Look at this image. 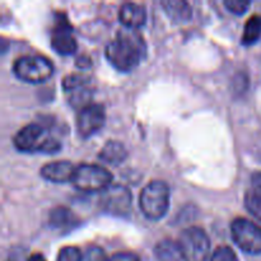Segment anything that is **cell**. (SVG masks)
I'll return each instance as SVG.
<instances>
[{
	"label": "cell",
	"mask_w": 261,
	"mask_h": 261,
	"mask_svg": "<svg viewBox=\"0 0 261 261\" xmlns=\"http://www.w3.org/2000/svg\"><path fill=\"white\" fill-rule=\"evenodd\" d=\"M145 42L135 30L126 28L117 33V37L106 46L107 60L120 71H130L137 68L144 58Z\"/></svg>",
	"instance_id": "obj_1"
},
{
	"label": "cell",
	"mask_w": 261,
	"mask_h": 261,
	"mask_svg": "<svg viewBox=\"0 0 261 261\" xmlns=\"http://www.w3.org/2000/svg\"><path fill=\"white\" fill-rule=\"evenodd\" d=\"M119 19L126 28L135 30L144 25L147 20V10L137 3H125L119 10Z\"/></svg>",
	"instance_id": "obj_12"
},
{
	"label": "cell",
	"mask_w": 261,
	"mask_h": 261,
	"mask_svg": "<svg viewBox=\"0 0 261 261\" xmlns=\"http://www.w3.org/2000/svg\"><path fill=\"white\" fill-rule=\"evenodd\" d=\"M14 147L23 153H46L55 154L61 149V143L40 124H28L14 135Z\"/></svg>",
	"instance_id": "obj_2"
},
{
	"label": "cell",
	"mask_w": 261,
	"mask_h": 261,
	"mask_svg": "<svg viewBox=\"0 0 261 261\" xmlns=\"http://www.w3.org/2000/svg\"><path fill=\"white\" fill-rule=\"evenodd\" d=\"M105 261H140V257L134 252H117L112 256L106 257Z\"/></svg>",
	"instance_id": "obj_24"
},
{
	"label": "cell",
	"mask_w": 261,
	"mask_h": 261,
	"mask_svg": "<svg viewBox=\"0 0 261 261\" xmlns=\"http://www.w3.org/2000/svg\"><path fill=\"white\" fill-rule=\"evenodd\" d=\"M127 157V150L124 147V144L116 140H110L103 145L101 150H99L98 158L103 163L107 165L117 166L121 162H124Z\"/></svg>",
	"instance_id": "obj_14"
},
{
	"label": "cell",
	"mask_w": 261,
	"mask_h": 261,
	"mask_svg": "<svg viewBox=\"0 0 261 261\" xmlns=\"http://www.w3.org/2000/svg\"><path fill=\"white\" fill-rule=\"evenodd\" d=\"M251 186L261 190V172H255L251 177Z\"/></svg>",
	"instance_id": "obj_26"
},
{
	"label": "cell",
	"mask_w": 261,
	"mask_h": 261,
	"mask_svg": "<svg viewBox=\"0 0 261 261\" xmlns=\"http://www.w3.org/2000/svg\"><path fill=\"white\" fill-rule=\"evenodd\" d=\"M261 36V15L254 14L247 19L242 33V43L251 46L259 41Z\"/></svg>",
	"instance_id": "obj_17"
},
{
	"label": "cell",
	"mask_w": 261,
	"mask_h": 261,
	"mask_svg": "<svg viewBox=\"0 0 261 261\" xmlns=\"http://www.w3.org/2000/svg\"><path fill=\"white\" fill-rule=\"evenodd\" d=\"M112 175L107 168L99 165L83 163L75 167L71 184L78 190L84 193H96L106 190L111 186Z\"/></svg>",
	"instance_id": "obj_5"
},
{
	"label": "cell",
	"mask_w": 261,
	"mask_h": 261,
	"mask_svg": "<svg viewBox=\"0 0 261 261\" xmlns=\"http://www.w3.org/2000/svg\"><path fill=\"white\" fill-rule=\"evenodd\" d=\"M170 188L165 181H150L140 193V209L148 219L158 221L167 214L170 208Z\"/></svg>",
	"instance_id": "obj_3"
},
{
	"label": "cell",
	"mask_w": 261,
	"mask_h": 261,
	"mask_svg": "<svg viewBox=\"0 0 261 261\" xmlns=\"http://www.w3.org/2000/svg\"><path fill=\"white\" fill-rule=\"evenodd\" d=\"M184 261H206L211 254V240L200 227H189L177 239Z\"/></svg>",
	"instance_id": "obj_6"
},
{
	"label": "cell",
	"mask_w": 261,
	"mask_h": 261,
	"mask_svg": "<svg viewBox=\"0 0 261 261\" xmlns=\"http://www.w3.org/2000/svg\"><path fill=\"white\" fill-rule=\"evenodd\" d=\"M231 233L234 244L244 252L250 255L261 254V227L250 219H233L231 223Z\"/></svg>",
	"instance_id": "obj_7"
},
{
	"label": "cell",
	"mask_w": 261,
	"mask_h": 261,
	"mask_svg": "<svg viewBox=\"0 0 261 261\" xmlns=\"http://www.w3.org/2000/svg\"><path fill=\"white\" fill-rule=\"evenodd\" d=\"M251 3L250 2H242V0H226L224 2V7L229 10L231 13L237 15H241L244 13H246V10L249 9Z\"/></svg>",
	"instance_id": "obj_22"
},
{
	"label": "cell",
	"mask_w": 261,
	"mask_h": 261,
	"mask_svg": "<svg viewBox=\"0 0 261 261\" xmlns=\"http://www.w3.org/2000/svg\"><path fill=\"white\" fill-rule=\"evenodd\" d=\"M209 261H239L236 252L229 246H218L212 254Z\"/></svg>",
	"instance_id": "obj_20"
},
{
	"label": "cell",
	"mask_w": 261,
	"mask_h": 261,
	"mask_svg": "<svg viewBox=\"0 0 261 261\" xmlns=\"http://www.w3.org/2000/svg\"><path fill=\"white\" fill-rule=\"evenodd\" d=\"M13 73L27 83H42L54 74V65L42 55H23L13 63Z\"/></svg>",
	"instance_id": "obj_4"
},
{
	"label": "cell",
	"mask_w": 261,
	"mask_h": 261,
	"mask_svg": "<svg viewBox=\"0 0 261 261\" xmlns=\"http://www.w3.org/2000/svg\"><path fill=\"white\" fill-rule=\"evenodd\" d=\"M75 214L66 206H56L48 214V223L56 229H70L78 224Z\"/></svg>",
	"instance_id": "obj_15"
},
{
	"label": "cell",
	"mask_w": 261,
	"mask_h": 261,
	"mask_svg": "<svg viewBox=\"0 0 261 261\" xmlns=\"http://www.w3.org/2000/svg\"><path fill=\"white\" fill-rule=\"evenodd\" d=\"M56 261H83V254L75 246H65L59 251Z\"/></svg>",
	"instance_id": "obj_21"
},
{
	"label": "cell",
	"mask_w": 261,
	"mask_h": 261,
	"mask_svg": "<svg viewBox=\"0 0 261 261\" xmlns=\"http://www.w3.org/2000/svg\"><path fill=\"white\" fill-rule=\"evenodd\" d=\"M7 261H13V260H10V259H9V260H7Z\"/></svg>",
	"instance_id": "obj_28"
},
{
	"label": "cell",
	"mask_w": 261,
	"mask_h": 261,
	"mask_svg": "<svg viewBox=\"0 0 261 261\" xmlns=\"http://www.w3.org/2000/svg\"><path fill=\"white\" fill-rule=\"evenodd\" d=\"M105 252L101 247L91 246L83 254V261H105Z\"/></svg>",
	"instance_id": "obj_23"
},
{
	"label": "cell",
	"mask_w": 261,
	"mask_h": 261,
	"mask_svg": "<svg viewBox=\"0 0 261 261\" xmlns=\"http://www.w3.org/2000/svg\"><path fill=\"white\" fill-rule=\"evenodd\" d=\"M244 201L247 211L261 223V190L251 186L245 194Z\"/></svg>",
	"instance_id": "obj_18"
},
{
	"label": "cell",
	"mask_w": 261,
	"mask_h": 261,
	"mask_svg": "<svg viewBox=\"0 0 261 261\" xmlns=\"http://www.w3.org/2000/svg\"><path fill=\"white\" fill-rule=\"evenodd\" d=\"M87 83H91L89 78H87L83 74H69L64 78L63 81V88L65 92L71 91V89H75L78 87L84 86Z\"/></svg>",
	"instance_id": "obj_19"
},
{
	"label": "cell",
	"mask_w": 261,
	"mask_h": 261,
	"mask_svg": "<svg viewBox=\"0 0 261 261\" xmlns=\"http://www.w3.org/2000/svg\"><path fill=\"white\" fill-rule=\"evenodd\" d=\"M161 5L168 18L176 23L188 22L193 15L190 4L184 0H165L161 3Z\"/></svg>",
	"instance_id": "obj_13"
},
{
	"label": "cell",
	"mask_w": 261,
	"mask_h": 261,
	"mask_svg": "<svg viewBox=\"0 0 261 261\" xmlns=\"http://www.w3.org/2000/svg\"><path fill=\"white\" fill-rule=\"evenodd\" d=\"M101 205L106 212L124 216L132 205V193L122 185H111L102 191Z\"/></svg>",
	"instance_id": "obj_9"
},
{
	"label": "cell",
	"mask_w": 261,
	"mask_h": 261,
	"mask_svg": "<svg viewBox=\"0 0 261 261\" xmlns=\"http://www.w3.org/2000/svg\"><path fill=\"white\" fill-rule=\"evenodd\" d=\"M27 261H47V260H46V257L43 256L42 254L35 252V254H32V255H30V256H28Z\"/></svg>",
	"instance_id": "obj_27"
},
{
	"label": "cell",
	"mask_w": 261,
	"mask_h": 261,
	"mask_svg": "<svg viewBox=\"0 0 261 261\" xmlns=\"http://www.w3.org/2000/svg\"><path fill=\"white\" fill-rule=\"evenodd\" d=\"M154 256L158 261H184L177 241L171 239L161 240L155 245Z\"/></svg>",
	"instance_id": "obj_16"
},
{
	"label": "cell",
	"mask_w": 261,
	"mask_h": 261,
	"mask_svg": "<svg viewBox=\"0 0 261 261\" xmlns=\"http://www.w3.org/2000/svg\"><path fill=\"white\" fill-rule=\"evenodd\" d=\"M75 172V166L69 161H56V162H48L40 170V175L46 181L55 184L68 182L73 178Z\"/></svg>",
	"instance_id": "obj_11"
},
{
	"label": "cell",
	"mask_w": 261,
	"mask_h": 261,
	"mask_svg": "<svg viewBox=\"0 0 261 261\" xmlns=\"http://www.w3.org/2000/svg\"><path fill=\"white\" fill-rule=\"evenodd\" d=\"M75 64H76V66H78V68L86 69V68H89V66L92 65V60L88 58V56L82 55V56H78V58H76Z\"/></svg>",
	"instance_id": "obj_25"
},
{
	"label": "cell",
	"mask_w": 261,
	"mask_h": 261,
	"mask_svg": "<svg viewBox=\"0 0 261 261\" xmlns=\"http://www.w3.org/2000/svg\"><path fill=\"white\" fill-rule=\"evenodd\" d=\"M51 46L61 55H71L75 53L78 45L73 35V28L65 18H60L55 22L51 33Z\"/></svg>",
	"instance_id": "obj_10"
},
{
	"label": "cell",
	"mask_w": 261,
	"mask_h": 261,
	"mask_svg": "<svg viewBox=\"0 0 261 261\" xmlns=\"http://www.w3.org/2000/svg\"><path fill=\"white\" fill-rule=\"evenodd\" d=\"M106 112L102 105L89 103L76 115V130L82 138H89L105 126Z\"/></svg>",
	"instance_id": "obj_8"
}]
</instances>
